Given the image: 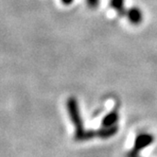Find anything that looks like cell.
Instances as JSON below:
<instances>
[{"instance_id": "52a82bcc", "label": "cell", "mask_w": 157, "mask_h": 157, "mask_svg": "<svg viewBox=\"0 0 157 157\" xmlns=\"http://www.w3.org/2000/svg\"><path fill=\"white\" fill-rule=\"evenodd\" d=\"M86 3L87 5L92 8V9H95L98 6L99 4V0H86Z\"/></svg>"}, {"instance_id": "ba28073f", "label": "cell", "mask_w": 157, "mask_h": 157, "mask_svg": "<svg viewBox=\"0 0 157 157\" xmlns=\"http://www.w3.org/2000/svg\"><path fill=\"white\" fill-rule=\"evenodd\" d=\"M125 157H141V156H139L137 152H134L132 151H130L129 152L126 153Z\"/></svg>"}, {"instance_id": "7a4b0ae2", "label": "cell", "mask_w": 157, "mask_h": 157, "mask_svg": "<svg viewBox=\"0 0 157 157\" xmlns=\"http://www.w3.org/2000/svg\"><path fill=\"white\" fill-rule=\"evenodd\" d=\"M154 141V136L153 134L149 133V132H142L139 133L136 136V138L134 139V143H133V148H132V151L139 153L140 151H142L143 149L149 147L151 144H152Z\"/></svg>"}, {"instance_id": "6da1fadb", "label": "cell", "mask_w": 157, "mask_h": 157, "mask_svg": "<svg viewBox=\"0 0 157 157\" xmlns=\"http://www.w3.org/2000/svg\"><path fill=\"white\" fill-rule=\"evenodd\" d=\"M66 108H67V112H68V114H69V117L76 129V132H75V140H76L78 136H81L82 132L85 131L77 98L71 97L67 99Z\"/></svg>"}, {"instance_id": "9c48e42d", "label": "cell", "mask_w": 157, "mask_h": 157, "mask_svg": "<svg viewBox=\"0 0 157 157\" xmlns=\"http://www.w3.org/2000/svg\"><path fill=\"white\" fill-rule=\"evenodd\" d=\"M61 2L65 6H69L74 2V0H61Z\"/></svg>"}, {"instance_id": "5b68a950", "label": "cell", "mask_w": 157, "mask_h": 157, "mask_svg": "<svg viewBox=\"0 0 157 157\" xmlns=\"http://www.w3.org/2000/svg\"><path fill=\"white\" fill-rule=\"evenodd\" d=\"M118 118H119V116H118L117 110V109H113L102 118L101 125H102V127L116 125L117 120H118Z\"/></svg>"}, {"instance_id": "277c9868", "label": "cell", "mask_w": 157, "mask_h": 157, "mask_svg": "<svg viewBox=\"0 0 157 157\" xmlns=\"http://www.w3.org/2000/svg\"><path fill=\"white\" fill-rule=\"evenodd\" d=\"M118 132V126L113 125V126H106V127H102L101 129H98L96 131L97 136L101 138V139H107L110 138L112 136H116Z\"/></svg>"}, {"instance_id": "8992f818", "label": "cell", "mask_w": 157, "mask_h": 157, "mask_svg": "<svg viewBox=\"0 0 157 157\" xmlns=\"http://www.w3.org/2000/svg\"><path fill=\"white\" fill-rule=\"evenodd\" d=\"M110 6L119 15H125V0H110Z\"/></svg>"}, {"instance_id": "3957f363", "label": "cell", "mask_w": 157, "mask_h": 157, "mask_svg": "<svg viewBox=\"0 0 157 157\" xmlns=\"http://www.w3.org/2000/svg\"><path fill=\"white\" fill-rule=\"evenodd\" d=\"M125 16L131 24L137 25L143 20V12L138 7H131L130 9L126 10Z\"/></svg>"}]
</instances>
